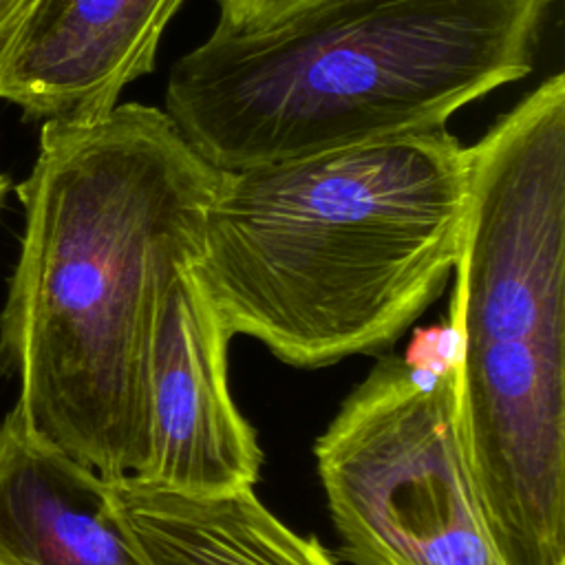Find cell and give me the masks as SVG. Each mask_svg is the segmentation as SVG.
<instances>
[{"label": "cell", "mask_w": 565, "mask_h": 565, "mask_svg": "<svg viewBox=\"0 0 565 565\" xmlns=\"http://www.w3.org/2000/svg\"><path fill=\"white\" fill-rule=\"evenodd\" d=\"M468 148L402 132L221 174L190 267L232 335L316 369L393 344L452 276Z\"/></svg>", "instance_id": "7a4b0ae2"}, {"label": "cell", "mask_w": 565, "mask_h": 565, "mask_svg": "<svg viewBox=\"0 0 565 565\" xmlns=\"http://www.w3.org/2000/svg\"><path fill=\"white\" fill-rule=\"evenodd\" d=\"M550 0H307L181 55L166 113L232 172L402 132L532 73Z\"/></svg>", "instance_id": "277c9868"}, {"label": "cell", "mask_w": 565, "mask_h": 565, "mask_svg": "<svg viewBox=\"0 0 565 565\" xmlns=\"http://www.w3.org/2000/svg\"><path fill=\"white\" fill-rule=\"evenodd\" d=\"M307 0H218L216 29L252 31Z\"/></svg>", "instance_id": "30bf717a"}, {"label": "cell", "mask_w": 565, "mask_h": 565, "mask_svg": "<svg viewBox=\"0 0 565 565\" xmlns=\"http://www.w3.org/2000/svg\"><path fill=\"white\" fill-rule=\"evenodd\" d=\"M455 411L503 565H565V75L468 148Z\"/></svg>", "instance_id": "3957f363"}, {"label": "cell", "mask_w": 565, "mask_h": 565, "mask_svg": "<svg viewBox=\"0 0 565 565\" xmlns=\"http://www.w3.org/2000/svg\"><path fill=\"white\" fill-rule=\"evenodd\" d=\"M108 501L143 565H338L254 494L194 497L137 477L106 481Z\"/></svg>", "instance_id": "9c48e42d"}, {"label": "cell", "mask_w": 565, "mask_h": 565, "mask_svg": "<svg viewBox=\"0 0 565 565\" xmlns=\"http://www.w3.org/2000/svg\"><path fill=\"white\" fill-rule=\"evenodd\" d=\"M316 463L353 565H503L470 479L455 371L382 358L316 441Z\"/></svg>", "instance_id": "5b68a950"}, {"label": "cell", "mask_w": 565, "mask_h": 565, "mask_svg": "<svg viewBox=\"0 0 565 565\" xmlns=\"http://www.w3.org/2000/svg\"><path fill=\"white\" fill-rule=\"evenodd\" d=\"M9 179H7V174H2L0 172V205H2V201H4V196H7V192H9Z\"/></svg>", "instance_id": "7c38bea8"}, {"label": "cell", "mask_w": 565, "mask_h": 565, "mask_svg": "<svg viewBox=\"0 0 565 565\" xmlns=\"http://www.w3.org/2000/svg\"><path fill=\"white\" fill-rule=\"evenodd\" d=\"M0 565H143L106 479L33 437L13 408L0 422Z\"/></svg>", "instance_id": "ba28073f"}, {"label": "cell", "mask_w": 565, "mask_h": 565, "mask_svg": "<svg viewBox=\"0 0 565 565\" xmlns=\"http://www.w3.org/2000/svg\"><path fill=\"white\" fill-rule=\"evenodd\" d=\"M185 0H42L2 99L29 119H93L152 73L168 22Z\"/></svg>", "instance_id": "52a82bcc"}, {"label": "cell", "mask_w": 565, "mask_h": 565, "mask_svg": "<svg viewBox=\"0 0 565 565\" xmlns=\"http://www.w3.org/2000/svg\"><path fill=\"white\" fill-rule=\"evenodd\" d=\"M232 333L190 269L163 291L146 369V452L137 479L181 494L252 490L263 452L227 388Z\"/></svg>", "instance_id": "8992f818"}, {"label": "cell", "mask_w": 565, "mask_h": 565, "mask_svg": "<svg viewBox=\"0 0 565 565\" xmlns=\"http://www.w3.org/2000/svg\"><path fill=\"white\" fill-rule=\"evenodd\" d=\"M42 0H0V99L20 42Z\"/></svg>", "instance_id": "8fae6325"}, {"label": "cell", "mask_w": 565, "mask_h": 565, "mask_svg": "<svg viewBox=\"0 0 565 565\" xmlns=\"http://www.w3.org/2000/svg\"><path fill=\"white\" fill-rule=\"evenodd\" d=\"M223 170L166 110L46 119L18 185L24 232L0 311V373L26 430L106 481L146 452V369L166 287L203 247Z\"/></svg>", "instance_id": "6da1fadb"}]
</instances>
